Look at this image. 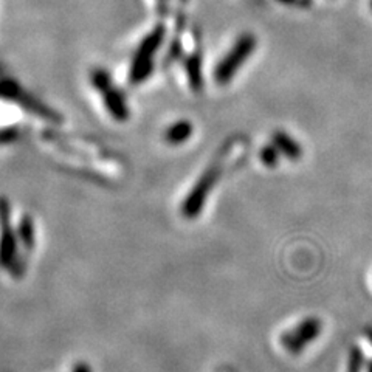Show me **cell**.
Segmentation results:
<instances>
[{"mask_svg": "<svg viewBox=\"0 0 372 372\" xmlns=\"http://www.w3.org/2000/svg\"><path fill=\"white\" fill-rule=\"evenodd\" d=\"M73 372H92V369L89 365H85V363H78L73 368Z\"/></svg>", "mask_w": 372, "mask_h": 372, "instance_id": "obj_14", "label": "cell"}, {"mask_svg": "<svg viewBox=\"0 0 372 372\" xmlns=\"http://www.w3.org/2000/svg\"><path fill=\"white\" fill-rule=\"evenodd\" d=\"M321 321L315 317L302 319L297 327H293L292 331H287L281 335L282 348L293 354V356L301 354L306 349L309 343H312L318 339V335L321 334Z\"/></svg>", "mask_w": 372, "mask_h": 372, "instance_id": "obj_7", "label": "cell"}, {"mask_svg": "<svg viewBox=\"0 0 372 372\" xmlns=\"http://www.w3.org/2000/svg\"><path fill=\"white\" fill-rule=\"evenodd\" d=\"M186 73L188 81L194 92H201L203 85V76H202V53L201 47H198L194 53L186 59Z\"/></svg>", "mask_w": 372, "mask_h": 372, "instance_id": "obj_9", "label": "cell"}, {"mask_svg": "<svg viewBox=\"0 0 372 372\" xmlns=\"http://www.w3.org/2000/svg\"><path fill=\"white\" fill-rule=\"evenodd\" d=\"M363 352L360 351V348L357 346H354L349 352V361H348V372H361L363 368Z\"/></svg>", "mask_w": 372, "mask_h": 372, "instance_id": "obj_13", "label": "cell"}, {"mask_svg": "<svg viewBox=\"0 0 372 372\" xmlns=\"http://www.w3.org/2000/svg\"><path fill=\"white\" fill-rule=\"evenodd\" d=\"M257 41L252 33H245L236 41V44L231 47L225 58L220 60L214 70V80L219 85L228 84L239 68L244 65L245 60L253 55L256 50Z\"/></svg>", "mask_w": 372, "mask_h": 372, "instance_id": "obj_3", "label": "cell"}, {"mask_svg": "<svg viewBox=\"0 0 372 372\" xmlns=\"http://www.w3.org/2000/svg\"><path fill=\"white\" fill-rule=\"evenodd\" d=\"M371 10H372V0H371Z\"/></svg>", "mask_w": 372, "mask_h": 372, "instance_id": "obj_18", "label": "cell"}, {"mask_svg": "<svg viewBox=\"0 0 372 372\" xmlns=\"http://www.w3.org/2000/svg\"><path fill=\"white\" fill-rule=\"evenodd\" d=\"M368 372H372V360H371V363H369V366H368Z\"/></svg>", "mask_w": 372, "mask_h": 372, "instance_id": "obj_17", "label": "cell"}, {"mask_svg": "<svg viewBox=\"0 0 372 372\" xmlns=\"http://www.w3.org/2000/svg\"><path fill=\"white\" fill-rule=\"evenodd\" d=\"M280 155H281V152L273 143L267 144L261 149V161L268 168H275L280 161Z\"/></svg>", "mask_w": 372, "mask_h": 372, "instance_id": "obj_12", "label": "cell"}, {"mask_svg": "<svg viewBox=\"0 0 372 372\" xmlns=\"http://www.w3.org/2000/svg\"><path fill=\"white\" fill-rule=\"evenodd\" d=\"M164 33L166 30L163 25H157L138 46L131 64V72H129V80L132 84H142L151 76L154 70V59L163 44Z\"/></svg>", "mask_w": 372, "mask_h": 372, "instance_id": "obj_2", "label": "cell"}, {"mask_svg": "<svg viewBox=\"0 0 372 372\" xmlns=\"http://www.w3.org/2000/svg\"><path fill=\"white\" fill-rule=\"evenodd\" d=\"M280 2H282V4H292L293 0H280Z\"/></svg>", "mask_w": 372, "mask_h": 372, "instance_id": "obj_16", "label": "cell"}, {"mask_svg": "<svg viewBox=\"0 0 372 372\" xmlns=\"http://www.w3.org/2000/svg\"><path fill=\"white\" fill-rule=\"evenodd\" d=\"M0 98L16 102V105L27 109L33 115H38L41 118H46L50 121H60V117L58 114H55L53 110L42 105V102H39L36 98H33L31 95L25 92L21 85L13 80L0 81Z\"/></svg>", "mask_w": 372, "mask_h": 372, "instance_id": "obj_6", "label": "cell"}, {"mask_svg": "<svg viewBox=\"0 0 372 372\" xmlns=\"http://www.w3.org/2000/svg\"><path fill=\"white\" fill-rule=\"evenodd\" d=\"M92 84L105 100V106L110 117L117 121H126L129 118V107L121 92L112 83L105 68H97L92 72Z\"/></svg>", "mask_w": 372, "mask_h": 372, "instance_id": "obj_5", "label": "cell"}, {"mask_svg": "<svg viewBox=\"0 0 372 372\" xmlns=\"http://www.w3.org/2000/svg\"><path fill=\"white\" fill-rule=\"evenodd\" d=\"M366 339H368V340H369V343L372 344V327L366 329Z\"/></svg>", "mask_w": 372, "mask_h": 372, "instance_id": "obj_15", "label": "cell"}, {"mask_svg": "<svg viewBox=\"0 0 372 372\" xmlns=\"http://www.w3.org/2000/svg\"><path fill=\"white\" fill-rule=\"evenodd\" d=\"M272 143L278 148V151L285 155V157L290 159V160H298L301 159L302 155V149H301V144L298 142L293 140V138L281 131H276L272 137Z\"/></svg>", "mask_w": 372, "mask_h": 372, "instance_id": "obj_8", "label": "cell"}, {"mask_svg": "<svg viewBox=\"0 0 372 372\" xmlns=\"http://www.w3.org/2000/svg\"><path fill=\"white\" fill-rule=\"evenodd\" d=\"M222 176L220 161H214L208 168L203 171V174L196 181L194 188L186 196L184 205H181V214L186 219H194L202 213L203 205L206 203L210 193L213 191L214 185Z\"/></svg>", "mask_w": 372, "mask_h": 372, "instance_id": "obj_4", "label": "cell"}, {"mask_svg": "<svg viewBox=\"0 0 372 372\" xmlns=\"http://www.w3.org/2000/svg\"><path fill=\"white\" fill-rule=\"evenodd\" d=\"M8 198L0 196V268L21 276L25 270L23 257L17 253V233L11 225V211Z\"/></svg>", "mask_w": 372, "mask_h": 372, "instance_id": "obj_1", "label": "cell"}, {"mask_svg": "<svg viewBox=\"0 0 372 372\" xmlns=\"http://www.w3.org/2000/svg\"><path fill=\"white\" fill-rule=\"evenodd\" d=\"M160 2H161V0H160ZM163 2H164V0H163Z\"/></svg>", "mask_w": 372, "mask_h": 372, "instance_id": "obj_19", "label": "cell"}, {"mask_svg": "<svg viewBox=\"0 0 372 372\" xmlns=\"http://www.w3.org/2000/svg\"><path fill=\"white\" fill-rule=\"evenodd\" d=\"M17 239H19L23 250H27V252H31V250L34 248L36 238H34V223H33L31 216H28V214L22 216L19 228H17Z\"/></svg>", "mask_w": 372, "mask_h": 372, "instance_id": "obj_11", "label": "cell"}, {"mask_svg": "<svg viewBox=\"0 0 372 372\" xmlns=\"http://www.w3.org/2000/svg\"><path fill=\"white\" fill-rule=\"evenodd\" d=\"M193 131L194 129H193L191 121L180 119L168 127L166 134H164V138H166V142L169 144H181L189 140V137L193 135Z\"/></svg>", "mask_w": 372, "mask_h": 372, "instance_id": "obj_10", "label": "cell"}]
</instances>
